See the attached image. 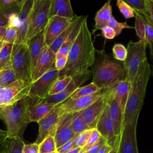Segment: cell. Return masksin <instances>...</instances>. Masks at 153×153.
<instances>
[{
    "mask_svg": "<svg viewBox=\"0 0 153 153\" xmlns=\"http://www.w3.org/2000/svg\"><path fill=\"white\" fill-rule=\"evenodd\" d=\"M95 50L87 19L83 22L79 32L71 47L65 68L60 71V77L72 76L88 71L95 59Z\"/></svg>",
    "mask_w": 153,
    "mask_h": 153,
    "instance_id": "obj_1",
    "label": "cell"
},
{
    "mask_svg": "<svg viewBox=\"0 0 153 153\" xmlns=\"http://www.w3.org/2000/svg\"><path fill=\"white\" fill-rule=\"evenodd\" d=\"M90 68L92 82L100 90L111 88L126 79L123 62L115 59L103 50L96 49L94 61Z\"/></svg>",
    "mask_w": 153,
    "mask_h": 153,
    "instance_id": "obj_2",
    "label": "cell"
},
{
    "mask_svg": "<svg viewBox=\"0 0 153 153\" xmlns=\"http://www.w3.org/2000/svg\"><path fill=\"white\" fill-rule=\"evenodd\" d=\"M151 74L150 65L146 58L140 65L131 82V87L123 115V125L137 121Z\"/></svg>",
    "mask_w": 153,
    "mask_h": 153,
    "instance_id": "obj_3",
    "label": "cell"
},
{
    "mask_svg": "<svg viewBox=\"0 0 153 153\" xmlns=\"http://www.w3.org/2000/svg\"><path fill=\"white\" fill-rule=\"evenodd\" d=\"M38 97L26 96L17 102L3 106L0 111V118L7 126V137L23 139V133L30 123L29 111L32 104Z\"/></svg>",
    "mask_w": 153,
    "mask_h": 153,
    "instance_id": "obj_4",
    "label": "cell"
},
{
    "mask_svg": "<svg viewBox=\"0 0 153 153\" xmlns=\"http://www.w3.org/2000/svg\"><path fill=\"white\" fill-rule=\"evenodd\" d=\"M51 0H33L29 17V24L25 44L30 41L44 30L49 20Z\"/></svg>",
    "mask_w": 153,
    "mask_h": 153,
    "instance_id": "obj_5",
    "label": "cell"
},
{
    "mask_svg": "<svg viewBox=\"0 0 153 153\" xmlns=\"http://www.w3.org/2000/svg\"><path fill=\"white\" fill-rule=\"evenodd\" d=\"M148 44L146 41H138L134 42L130 41L127 47V56L123 65L126 71V79L132 81L137 70L146 59V50Z\"/></svg>",
    "mask_w": 153,
    "mask_h": 153,
    "instance_id": "obj_6",
    "label": "cell"
},
{
    "mask_svg": "<svg viewBox=\"0 0 153 153\" xmlns=\"http://www.w3.org/2000/svg\"><path fill=\"white\" fill-rule=\"evenodd\" d=\"M11 68L14 72L17 79L32 82L28 45L26 44H14L11 58Z\"/></svg>",
    "mask_w": 153,
    "mask_h": 153,
    "instance_id": "obj_7",
    "label": "cell"
},
{
    "mask_svg": "<svg viewBox=\"0 0 153 153\" xmlns=\"http://www.w3.org/2000/svg\"><path fill=\"white\" fill-rule=\"evenodd\" d=\"M60 71L54 67L51 68L35 81L31 82L28 96L44 99L49 96L52 87L60 78Z\"/></svg>",
    "mask_w": 153,
    "mask_h": 153,
    "instance_id": "obj_8",
    "label": "cell"
},
{
    "mask_svg": "<svg viewBox=\"0 0 153 153\" xmlns=\"http://www.w3.org/2000/svg\"><path fill=\"white\" fill-rule=\"evenodd\" d=\"M30 82L16 79L10 85L0 88V97L2 105H11L28 95L30 86Z\"/></svg>",
    "mask_w": 153,
    "mask_h": 153,
    "instance_id": "obj_9",
    "label": "cell"
},
{
    "mask_svg": "<svg viewBox=\"0 0 153 153\" xmlns=\"http://www.w3.org/2000/svg\"><path fill=\"white\" fill-rule=\"evenodd\" d=\"M63 115L60 104L56 105L51 111L38 122V134L35 143L39 144L50 134H54L61 116Z\"/></svg>",
    "mask_w": 153,
    "mask_h": 153,
    "instance_id": "obj_10",
    "label": "cell"
},
{
    "mask_svg": "<svg viewBox=\"0 0 153 153\" xmlns=\"http://www.w3.org/2000/svg\"><path fill=\"white\" fill-rule=\"evenodd\" d=\"M137 123V121L123 125L119 138L118 153H139L136 139Z\"/></svg>",
    "mask_w": 153,
    "mask_h": 153,
    "instance_id": "obj_11",
    "label": "cell"
},
{
    "mask_svg": "<svg viewBox=\"0 0 153 153\" xmlns=\"http://www.w3.org/2000/svg\"><path fill=\"white\" fill-rule=\"evenodd\" d=\"M95 128L107 145L112 148L118 146L119 139L115 134L114 124L109 116L108 105L99 118Z\"/></svg>",
    "mask_w": 153,
    "mask_h": 153,
    "instance_id": "obj_12",
    "label": "cell"
},
{
    "mask_svg": "<svg viewBox=\"0 0 153 153\" xmlns=\"http://www.w3.org/2000/svg\"><path fill=\"white\" fill-rule=\"evenodd\" d=\"M106 92V90H100L98 92L91 95L83 96L76 99L69 98L60 104V108L62 114L74 113L81 111L96 100L103 97Z\"/></svg>",
    "mask_w": 153,
    "mask_h": 153,
    "instance_id": "obj_13",
    "label": "cell"
},
{
    "mask_svg": "<svg viewBox=\"0 0 153 153\" xmlns=\"http://www.w3.org/2000/svg\"><path fill=\"white\" fill-rule=\"evenodd\" d=\"M75 19H69L58 16H54L50 19L44 30L45 45L50 47L57 38L72 23Z\"/></svg>",
    "mask_w": 153,
    "mask_h": 153,
    "instance_id": "obj_14",
    "label": "cell"
},
{
    "mask_svg": "<svg viewBox=\"0 0 153 153\" xmlns=\"http://www.w3.org/2000/svg\"><path fill=\"white\" fill-rule=\"evenodd\" d=\"M72 117L71 113L63 114L59 120L54 133L56 148L76 136L72 126Z\"/></svg>",
    "mask_w": 153,
    "mask_h": 153,
    "instance_id": "obj_15",
    "label": "cell"
},
{
    "mask_svg": "<svg viewBox=\"0 0 153 153\" xmlns=\"http://www.w3.org/2000/svg\"><path fill=\"white\" fill-rule=\"evenodd\" d=\"M56 54L51 48L45 45L43 48L32 72V82L35 81L53 68Z\"/></svg>",
    "mask_w": 153,
    "mask_h": 153,
    "instance_id": "obj_16",
    "label": "cell"
},
{
    "mask_svg": "<svg viewBox=\"0 0 153 153\" xmlns=\"http://www.w3.org/2000/svg\"><path fill=\"white\" fill-rule=\"evenodd\" d=\"M108 89L105 94L85 109L81 111L83 120L89 129L94 128L101 114L107 106Z\"/></svg>",
    "mask_w": 153,
    "mask_h": 153,
    "instance_id": "obj_17",
    "label": "cell"
},
{
    "mask_svg": "<svg viewBox=\"0 0 153 153\" xmlns=\"http://www.w3.org/2000/svg\"><path fill=\"white\" fill-rule=\"evenodd\" d=\"M33 0H25L19 14L20 25L15 44H25L29 24V17Z\"/></svg>",
    "mask_w": 153,
    "mask_h": 153,
    "instance_id": "obj_18",
    "label": "cell"
},
{
    "mask_svg": "<svg viewBox=\"0 0 153 153\" xmlns=\"http://www.w3.org/2000/svg\"><path fill=\"white\" fill-rule=\"evenodd\" d=\"M54 16L74 19L76 17V15L73 12L69 0H51L49 19Z\"/></svg>",
    "mask_w": 153,
    "mask_h": 153,
    "instance_id": "obj_19",
    "label": "cell"
},
{
    "mask_svg": "<svg viewBox=\"0 0 153 153\" xmlns=\"http://www.w3.org/2000/svg\"><path fill=\"white\" fill-rule=\"evenodd\" d=\"M130 87L131 82L125 79L116 84L112 88H109L112 97L119 105L123 115L124 114L125 108L128 99Z\"/></svg>",
    "mask_w": 153,
    "mask_h": 153,
    "instance_id": "obj_20",
    "label": "cell"
},
{
    "mask_svg": "<svg viewBox=\"0 0 153 153\" xmlns=\"http://www.w3.org/2000/svg\"><path fill=\"white\" fill-rule=\"evenodd\" d=\"M107 105L109 108V116L114 124L115 134L119 139L123 126V114L119 105L112 97L109 89H108Z\"/></svg>",
    "mask_w": 153,
    "mask_h": 153,
    "instance_id": "obj_21",
    "label": "cell"
},
{
    "mask_svg": "<svg viewBox=\"0 0 153 153\" xmlns=\"http://www.w3.org/2000/svg\"><path fill=\"white\" fill-rule=\"evenodd\" d=\"M55 105L46 102L44 99L36 98L32 104L29 111L30 122L38 123L47 115Z\"/></svg>",
    "mask_w": 153,
    "mask_h": 153,
    "instance_id": "obj_22",
    "label": "cell"
},
{
    "mask_svg": "<svg viewBox=\"0 0 153 153\" xmlns=\"http://www.w3.org/2000/svg\"><path fill=\"white\" fill-rule=\"evenodd\" d=\"M28 45V51L29 54L30 65L31 71L36 64V62L43 49L45 45V38H44V30L34 37Z\"/></svg>",
    "mask_w": 153,
    "mask_h": 153,
    "instance_id": "obj_23",
    "label": "cell"
},
{
    "mask_svg": "<svg viewBox=\"0 0 153 153\" xmlns=\"http://www.w3.org/2000/svg\"><path fill=\"white\" fill-rule=\"evenodd\" d=\"M112 12L111 1H108L97 11L95 15L94 31L101 30L103 27L108 26L110 19L112 16Z\"/></svg>",
    "mask_w": 153,
    "mask_h": 153,
    "instance_id": "obj_24",
    "label": "cell"
},
{
    "mask_svg": "<svg viewBox=\"0 0 153 153\" xmlns=\"http://www.w3.org/2000/svg\"><path fill=\"white\" fill-rule=\"evenodd\" d=\"M88 16H78L77 19L76 23L72 30V32L71 33L70 35L68 38V39L65 41V42L63 44V45L61 46L60 49L59 50L58 52L57 53L64 55V56H68L69 52L70 51L71 47L73 43L75 41L79 30L81 28L82 25L85 20L87 19Z\"/></svg>",
    "mask_w": 153,
    "mask_h": 153,
    "instance_id": "obj_25",
    "label": "cell"
},
{
    "mask_svg": "<svg viewBox=\"0 0 153 153\" xmlns=\"http://www.w3.org/2000/svg\"><path fill=\"white\" fill-rule=\"evenodd\" d=\"M25 144L23 139L20 137H7L2 144V152L4 153H22Z\"/></svg>",
    "mask_w": 153,
    "mask_h": 153,
    "instance_id": "obj_26",
    "label": "cell"
},
{
    "mask_svg": "<svg viewBox=\"0 0 153 153\" xmlns=\"http://www.w3.org/2000/svg\"><path fill=\"white\" fill-rule=\"evenodd\" d=\"M78 17V16H77V17L75 19V20L72 22V23L57 38V39L49 47L55 54H56L58 52L61 46L63 45V44L65 42V41L68 39V38L70 35L71 33L72 32V30L74 29Z\"/></svg>",
    "mask_w": 153,
    "mask_h": 153,
    "instance_id": "obj_27",
    "label": "cell"
},
{
    "mask_svg": "<svg viewBox=\"0 0 153 153\" xmlns=\"http://www.w3.org/2000/svg\"><path fill=\"white\" fill-rule=\"evenodd\" d=\"M13 45L12 44L4 42L0 51V66L1 70L11 68V58Z\"/></svg>",
    "mask_w": 153,
    "mask_h": 153,
    "instance_id": "obj_28",
    "label": "cell"
},
{
    "mask_svg": "<svg viewBox=\"0 0 153 153\" xmlns=\"http://www.w3.org/2000/svg\"><path fill=\"white\" fill-rule=\"evenodd\" d=\"M134 12L135 14V24L134 29H135L136 35L139 41L146 42L145 17L136 11H134Z\"/></svg>",
    "mask_w": 153,
    "mask_h": 153,
    "instance_id": "obj_29",
    "label": "cell"
},
{
    "mask_svg": "<svg viewBox=\"0 0 153 153\" xmlns=\"http://www.w3.org/2000/svg\"><path fill=\"white\" fill-rule=\"evenodd\" d=\"M72 126L76 136L89 129L82 117L81 111L72 113Z\"/></svg>",
    "mask_w": 153,
    "mask_h": 153,
    "instance_id": "obj_30",
    "label": "cell"
},
{
    "mask_svg": "<svg viewBox=\"0 0 153 153\" xmlns=\"http://www.w3.org/2000/svg\"><path fill=\"white\" fill-rule=\"evenodd\" d=\"M100 90V89L94 82H91L85 86L78 88L75 91V92L69 98L76 99L83 96L91 95L98 92Z\"/></svg>",
    "mask_w": 153,
    "mask_h": 153,
    "instance_id": "obj_31",
    "label": "cell"
},
{
    "mask_svg": "<svg viewBox=\"0 0 153 153\" xmlns=\"http://www.w3.org/2000/svg\"><path fill=\"white\" fill-rule=\"evenodd\" d=\"M56 149L54 134H50L39 144V153H50Z\"/></svg>",
    "mask_w": 153,
    "mask_h": 153,
    "instance_id": "obj_32",
    "label": "cell"
},
{
    "mask_svg": "<svg viewBox=\"0 0 153 153\" xmlns=\"http://www.w3.org/2000/svg\"><path fill=\"white\" fill-rule=\"evenodd\" d=\"M16 79V75L11 68L0 71V88L10 85Z\"/></svg>",
    "mask_w": 153,
    "mask_h": 153,
    "instance_id": "obj_33",
    "label": "cell"
},
{
    "mask_svg": "<svg viewBox=\"0 0 153 153\" xmlns=\"http://www.w3.org/2000/svg\"><path fill=\"white\" fill-rule=\"evenodd\" d=\"M71 80L72 76H63L60 77L50 90L49 96L54 95L63 91L67 87Z\"/></svg>",
    "mask_w": 153,
    "mask_h": 153,
    "instance_id": "obj_34",
    "label": "cell"
},
{
    "mask_svg": "<svg viewBox=\"0 0 153 153\" xmlns=\"http://www.w3.org/2000/svg\"><path fill=\"white\" fill-rule=\"evenodd\" d=\"M134 11L143 16L149 15L146 0H125L124 1Z\"/></svg>",
    "mask_w": 153,
    "mask_h": 153,
    "instance_id": "obj_35",
    "label": "cell"
},
{
    "mask_svg": "<svg viewBox=\"0 0 153 153\" xmlns=\"http://www.w3.org/2000/svg\"><path fill=\"white\" fill-rule=\"evenodd\" d=\"M108 26L113 29L116 33V36L120 35L122 30L124 29H134V26H130L126 22H119L112 16L108 24Z\"/></svg>",
    "mask_w": 153,
    "mask_h": 153,
    "instance_id": "obj_36",
    "label": "cell"
},
{
    "mask_svg": "<svg viewBox=\"0 0 153 153\" xmlns=\"http://www.w3.org/2000/svg\"><path fill=\"white\" fill-rule=\"evenodd\" d=\"M113 57L120 61L123 62L127 56V48L122 44L117 43L114 45L112 48Z\"/></svg>",
    "mask_w": 153,
    "mask_h": 153,
    "instance_id": "obj_37",
    "label": "cell"
},
{
    "mask_svg": "<svg viewBox=\"0 0 153 153\" xmlns=\"http://www.w3.org/2000/svg\"><path fill=\"white\" fill-rule=\"evenodd\" d=\"M92 129L87 130L76 136L72 140L73 148H81L82 149V148L85 145L90 137Z\"/></svg>",
    "mask_w": 153,
    "mask_h": 153,
    "instance_id": "obj_38",
    "label": "cell"
},
{
    "mask_svg": "<svg viewBox=\"0 0 153 153\" xmlns=\"http://www.w3.org/2000/svg\"><path fill=\"white\" fill-rule=\"evenodd\" d=\"M17 30L18 28L15 26H8L2 39V41L6 43L14 44L17 38Z\"/></svg>",
    "mask_w": 153,
    "mask_h": 153,
    "instance_id": "obj_39",
    "label": "cell"
},
{
    "mask_svg": "<svg viewBox=\"0 0 153 153\" xmlns=\"http://www.w3.org/2000/svg\"><path fill=\"white\" fill-rule=\"evenodd\" d=\"M117 6L120 11L126 19H130L135 17L133 10L123 0H118L117 1Z\"/></svg>",
    "mask_w": 153,
    "mask_h": 153,
    "instance_id": "obj_40",
    "label": "cell"
},
{
    "mask_svg": "<svg viewBox=\"0 0 153 153\" xmlns=\"http://www.w3.org/2000/svg\"><path fill=\"white\" fill-rule=\"evenodd\" d=\"M145 19L146 38L148 45L153 42V23L149 15L144 16Z\"/></svg>",
    "mask_w": 153,
    "mask_h": 153,
    "instance_id": "obj_41",
    "label": "cell"
},
{
    "mask_svg": "<svg viewBox=\"0 0 153 153\" xmlns=\"http://www.w3.org/2000/svg\"><path fill=\"white\" fill-rule=\"evenodd\" d=\"M100 137V134L97 130V129L96 128H93L85 145L82 149V151H87L90 147H91L97 142H98Z\"/></svg>",
    "mask_w": 153,
    "mask_h": 153,
    "instance_id": "obj_42",
    "label": "cell"
},
{
    "mask_svg": "<svg viewBox=\"0 0 153 153\" xmlns=\"http://www.w3.org/2000/svg\"><path fill=\"white\" fill-rule=\"evenodd\" d=\"M68 62V56H64L59 53L56 54V58L54 62V68L58 71H63Z\"/></svg>",
    "mask_w": 153,
    "mask_h": 153,
    "instance_id": "obj_43",
    "label": "cell"
},
{
    "mask_svg": "<svg viewBox=\"0 0 153 153\" xmlns=\"http://www.w3.org/2000/svg\"><path fill=\"white\" fill-rule=\"evenodd\" d=\"M102 35L106 39H112L116 36V33L113 29L108 26L103 27L102 29Z\"/></svg>",
    "mask_w": 153,
    "mask_h": 153,
    "instance_id": "obj_44",
    "label": "cell"
},
{
    "mask_svg": "<svg viewBox=\"0 0 153 153\" xmlns=\"http://www.w3.org/2000/svg\"><path fill=\"white\" fill-rule=\"evenodd\" d=\"M22 153H39V145L36 143L25 144Z\"/></svg>",
    "mask_w": 153,
    "mask_h": 153,
    "instance_id": "obj_45",
    "label": "cell"
},
{
    "mask_svg": "<svg viewBox=\"0 0 153 153\" xmlns=\"http://www.w3.org/2000/svg\"><path fill=\"white\" fill-rule=\"evenodd\" d=\"M106 144V142L103 140V139L101 137L100 139L94 145H93L91 147H90L87 152L88 153H97L98 151L103 147V146Z\"/></svg>",
    "mask_w": 153,
    "mask_h": 153,
    "instance_id": "obj_46",
    "label": "cell"
},
{
    "mask_svg": "<svg viewBox=\"0 0 153 153\" xmlns=\"http://www.w3.org/2000/svg\"><path fill=\"white\" fill-rule=\"evenodd\" d=\"M73 140V139H72ZM72 140L68 141V142L64 143L60 147L56 149L57 153H66L71 149L73 148V144H72Z\"/></svg>",
    "mask_w": 153,
    "mask_h": 153,
    "instance_id": "obj_47",
    "label": "cell"
},
{
    "mask_svg": "<svg viewBox=\"0 0 153 153\" xmlns=\"http://www.w3.org/2000/svg\"><path fill=\"white\" fill-rule=\"evenodd\" d=\"M146 2L148 13L153 23V0H146Z\"/></svg>",
    "mask_w": 153,
    "mask_h": 153,
    "instance_id": "obj_48",
    "label": "cell"
},
{
    "mask_svg": "<svg viewBox=\"0 0 153 153\" xmlns=\"http://www.w3.org/2000/svg\"><path fill=\"white\" fill-rule=\"evenodd\" d=\"M112 149L113 148L111 146L106 143L97 153H109Z\"/></svg>",
    "mask_w": 153,
    "mask_h": 153,
    "instance_id": "obj_49",
    "label": "cell"
},
{
    "mask_svg": "<svg viewBox=\"0 0 153 153\" xmlns=\"http://www.w3.org/2000/svg\"><path fill=\"white\" fill-rule=\"evenodd\" d=\"M7 137V131L0 129V145L3 144V143L4 142Z\"/></svg>",
    "mask_w": 153,
    "mask_h": 153,
    "instance_id": "obj_50",
    "label": "cell"
},
{
    "mask_svg": "<svg viewBox=\"0 0 153 153\" xmlns=\"http://www.w3.org/2000/svg\"><path fill=\"white\" fill-rule=\"evenodd\" d=\"M82 151L81 148H73L66 153H80Z\"/></svg>",
    "mask_w": 153,
    "mask_h": 153,
    "instance_id": "obj_51",
    "label": "cell"
},
{
    "mask_svg": "<svg viewBox=\"0 0 153 153\" xmlns=\"http://www.w3.org/2000/svg\"><path fill=\"white\" fill-rule=\"evenodd\" d=\"M7 27H0V41H2V39L5 32Z\"/></svg>",
    "mask_w": 153,
    "mask_h": 153,
    "instance_id": "obj_52",
    "label": "cell"
},
{
    "mask_svg": "<svg viewBox=\"0 0 153 153\" xmlns=\"http://www.w3.org/2000/svg\"><path fill=\"white\" fill-rule=\"evenodd\" d=\"M149 51H150V54L152 57V59L153 60V42H152L151 44H149Z\"/></svg>",
    "mask_w": 153,
    "mask_h": 153,
    "instance_id": "obj_53",
    "label": "cell"
},
{
    "mask_svg": "<svg viewBox=\"0 0 153 153\" xmlns=\"http://www.w3.org/2000/svg\"><path fill=\"white\" fill-rule=\"evenodd\" d=\"M109 153H118V146L113 148Z\"/></svg>",
    "mask_w": 153,
    "mask_h": 153,
    "instance_id": "obj_54",
    "label": "cell"
},
{
    "mask_svg": "<svg viewBox=\"0 0 153 153\" xmlns=\"http://www.w3.org/2000/svg\"><path fill=\"white\" fill-rule=\"evenodd\" d=\"M3 44H4V42L2 41H0V51H1V50L2 48V47Z\"/></svg>",
    "mask_w": 153,
    "mask_h": 153,
    "instance_id": "obj_55",
    "label": "cell"
},
{
    "mask_svg": "<svg viewBox=\"0 0 153 153\" xmlns=\"http://www.w3.org/2000/svg\"><path fill=\"white\" fill-rule=\"evenodd\" d=\"M151 67V73L153 75V65H150Z\"/></svg>",
    "mask_w": 153,
    "mask_h": 153,
    "instance_id": "obj_56",
    "label": "cell"
},
{
    "mask_svg": "<svg viewBox=\"0 0 153 153\" xmlns=\"http://www.w3.org/2000/svg\"><path fill=\"white\" fill-rule=\"evenodd\" d=\"M0 105H2V100L1 99V97H0Z\"/></svg>",
    "mask_w": 153,
    "mask_h": 153,
    "instance_id": "obj_57",
    "label": "cell"
},
{
    "mask_svg": "<svg viewBox=\"0 0 153 153\" xmlns=\"http://www.w3.org/2000/svg\"><path fill=\"white\" fill-rule=\"evenodd\" d=\"M80 153H88V152H87V151H81V152Z\"/></svg>",
    "mask_w": 153,
    "mask_h": 153,
    "instance_id": "obj_58",
    "label": "cell"
},
{
    "mask_svg": "<svg viewBox=\"0 0 153 153\" xmlns=\"http://www.w3.org/2000/svg\"><path fill=\"white\" fill-rule=\"evenodd\" d=\"M1 7H2V5H1V0H0V8H1Z\"/></svg>",
    "mask_w": 153,
    "mask_h": 153,
    "instance_id": "obj_59",
    "label": "cell"
},
{
    "mask_svg": "<svg viewBox=\"0 0 153 153\" xmlns=\"http://www.w3.org/2000/svg\"><path fill=\"white\" fill-rule=\"evenodd\" d=\"M4 105H0V111H1V108Z\"/></svg>",
    "mask_w": 153,
    "mask_h": 153,
    "instance_id": "obj_60",
    "label": "cell"
},
{
    "mask_svg": "<svg viewBox=\"0 0 153 153\" xmlns=\"http://www.w3.org/2000/svg\"><path fill=\"white\" fill-rule=\"evenodd\" d=\"M50 153H57V152H56V151H54V152H50Z\"/></svg>",
    "mask_w": 153,
    "mask_h": 153,
    "instance_id": "obj_61",
    "label": "cell"
},
{
    "mask_svg": "<svg viewBox=\"0 0 153 153\" xmlns=\"http://www.w3.org/2000/svg\"><path fill=\"white\" fill-rule=\"evenodd\" d=\"M0 153H4V152L2 151V152H0Z\"/></svg>",
    "mask_w": 153,
    "mask_h": 153,
    "instance_id": "obj_62",
    "label": "cell"
},
{
    "mask_svg": "<svg viewBox=\"0 0 153 153\" xmlns=\"http://www.w3.org/2000/svg\"><path fill=\"white\" fill-rule=\"evenodd\" d=\"M1 70V66H0V71Z\"/></svg>",
    "mask_w": 153,
    "mask_h": 153,
    "instance_id": "obj_63",
    "label": "cell"
}]
</instances>
